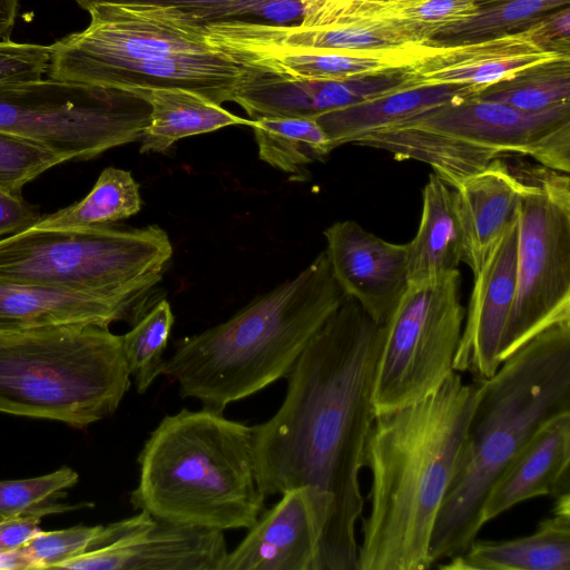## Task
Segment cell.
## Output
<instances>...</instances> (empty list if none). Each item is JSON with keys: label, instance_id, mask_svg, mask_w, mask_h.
Returning a JSON list of instances; mask_svg holds the SVG:
<instances>
[{"label": "cell", "instance_id": "cell-1", "mask_svg": "<svg viewBox=\"0 0 570 570\" xmlns=\"http://www.w3.org/2000/svg\"><path fill=\"white\" fill-rule=\"evenodd\" d=\"M384 326L352 297L307 343L283 403L252 426L256 476L267 498L308 488L322 520L318 570H356L363 517L360 473L375 417L372 392Z\"/></svg>", "mask_w": 570, "mask_h": 570}, {"label": "cell", "instance_id": "cell-2", "mask_svg": "<svg viewBox=\"0 0 570 570\" xmlns=\"http://www.w3.org/2000/svg\"><path fill=\"white\" fill-rule=\"evenodd\" d=\"M479 383L453 372L432 394L375 414L364 453L370 509L356 570H426L444 498L458 473Z\"/></svg>", "mask_w": 570, "mask_h": 570}, {"label": "cell", "instance_id": "cell-3", "mask_svg": "<svg viewBox=\"0 0 570 570\" xmlns=\"http://www.w3.org/2000/svg\"><path fill=\"white\" fill-rule=\"evenodd\" d=\"M478 383L463 459L432 533L433 564L476 539L493 482L541 425L570 412V322L539 333Z\"/></svg>", "mask_w": 570, "mask_h": 570}, {"label": "cell", "instance_id": "cell-4", "mask_svg": "<svg viewBox=\"0 0 570 570\" xmlns=\"http://www.w3.org/2000/svg\"><path fill=\"white\" fill-rule=\"evenodd\" d=\"M344 296L323 250L228 320L179 340L163 375L178 384L181 397L223 413L286 377Z\"/></svg>", "mask_w": 570, "mask_h": 570}, {"label": "cell", "instance_id": "cell-5", "mask_svg": "<svg viewBox=\"0 0 570 570\" xmlns=\"http://www.w3.org/2000/svg\"><path fill=\"white\" fill-rule=\"evenodd\" d=\"M134 510L170 523L248 530L264 510L253 430L205 407L165 415L139 454Z\"/></svg>", "mask_w": 570, "mask_h": 570}, {"label": "cell", "instance_id": "cell-6", "mask_svg": "<svg viewBox=\"0 0 570 570\" xmlns=\"http://www.w3.org/2000/svg\"><path fill=\"white\" fill-rule=\"evenodd\" d=\"M130 385L122 335L109 327L0 334V412L82 429L114 414Z\"/></svg>", "mask_w": 570, "mask_h": 570}, {"label": "cell", "instance_id": "cell-7", "mask_svg": "<svg viewBox=\"0 0 570 570\" xmlns=\"http://www.w3.org/2000/svg\"><path fill=\"white\" fill-rule=\"evenodd\" d=\"M473 95V94H472ZM469 96L366 134L353 144L430 165L456 188L505 155L570 173V102L523 111Z\"/></svg>", "mask_w": 570, "mask_h": 570}, {"label": "cell", "instance_id": "cell-8", "mask_svg": "<svg viewBox=\"0 0 570 570\" xmlns=\"http://www.w3.org/2000/svg\"><path fill=\"white\" fill-rule=\"evenodd\" d=\"M174 249L158 225L36 229L0 239V279L55 287L124 305L134 325L149 309Z\"/></svg>", "mask_w": 570, "mask_h": 570}, {"label": "cell", "instance_id": "cell-9", "mask_svg": "<svg viewBox=\"0 0 570 570\" xmlns=\"http://www.w3.org/2000/svg\"><path fill=\"white\" fill-rule=\"evenodd\" d=\"M150 106L138 95L56 79L0 82V131L82 161L138 141Z\"/></svg>", "mask_w": 570, "mask_h": 570}, {"label": "cell", "instance_id": "cell-10", "mask_svg": "<svg viewBox=\"0 0 570 570\" xmlns=\"http://www.w3.org/2000/svg\"><path fill=\"white\" fill-rule=\"evenodd\" d=\"M517 291L499 347L502 363L547 328L570 322V178L522 168Z\"/></svg>", "mask_w": 570, "mask_h": 570}, {"label": "cell", "instance_id": "cell-11", "mask_svg": "<svg viewBox=\"0 0 570 570\" xmlns=\"http://www.w3.org/2000/svg\"><path fill=\"white\" fill-rule=\"evenodd\" d=\"M460 287L459 269L410 284L383 324L372 392L375 414L426 397L454 372L466 312Z\"/></svg>", "mask_w": 570, "mask_h": 570}, {"label": "cell", "instance_id": "cell-12", "mask_svg": "<svg viewBox=\"0 0 570 570\" xmlns=\"http://www.w3.org/2000/svg\"><path fill=\"white\" fill-rule=\"evenodd\" d=\"M224 531L159 520L145 511L104 525L91 550L58 568L72 570H223Z\"/></svg>", "mask_w": 570, "mask_h": 570}, {"label": "cell", "instance_id": "cell-13", "mask_svg": "<svg viewBox=\"0 0 570 570\" xmlns=\"http://www.w3.org/2000/svg\"><path fill=\"white\" fill-rule=\"evenodd\" d=\"M209 45L234 61L288 79L341 80L405 68L422 48L390 50H338L293 47L268 40L249 29L242 19L203 23Z\"/></svg>", "mask_w": 570, "mask_h": 570}, {"label": "cell", "instance_id": "cell-14", "mask_svg": "<svg viewBox=\"0 0 570 570\" xmlns=\"http://www.w3.org/2000/svg\"><path fill=\"white\" fill-rule=\"evenodd\" d=\"M220 50L164 59L88 61L48 70V78L137 92L183 88L222 105L248 73Z\"/></svg>", "mask_w": 570, "mask_h": 570}, {"label": "cell", "instance_id": "cell-15", "mask_svg": "<svg viewBox=\"0 0 570 570\" xmlns=\"http://www.w3.org/2000/svg\"><path fill=\"white\" fill-rule=\"evenodd\" d=\"M324 236L338 287L383 325L410 286L407 244L384 240L354 220L332 224Z\"/></svg>", "mask_w": 570, "mask_h": 570}, {"label": "cell", "instance_id": "cell-16", "mask_svg": "<svg viewBox=\"0 0 570 570\" xmlns=\"http://www.w3.org/2000/svg\"><path fill=\"white\" fill-rule=\"evenodd\" d=\"M518 240L519 216L474 275L453 368L476 382L491 377L501 364L499 347L517 291Z\"/></svg>", "mask_w": 570, "mask_h": 570}, {"label": "cell", "instance_id": "cell-17", "mask_svg": "<svg viewBox=\"0 0 570 570\" xmlns=\"http://www.w3.org/2000/svg\"><path fill=\"white\" fill-rule=\"evenodd\" d=\"M233 95L255 119L311 117L345 108L395 90L416 87L407 67L351 79H288L252 67Z\"/></svg>", "mask_w": 570, "mask_h": 570}, {"label": "cell", "instance_id": "cell-18", "mask_svg": "<svg viewBox=\"0 0 570 570\" xmlns=\"http://www.w3.org/2000/svg\"><path fill=\"white\" fill-rule=\"evenodd\" d=\"M259 515L223 570H318L322 520L308 488H296Z\"/></svg>", "mask_w": 570, "mask_h": 570}, {"label": "cell", "instance_id": "cell-19", "mask_svg": "<svg viewBox=\"0 0 570 570\" xmlns=\"http://www.w3.org/2000/svg\"><path fill=\"white\" fill-rule=\"evenodd\" d=\"M563 57L540 50L521 31L453 45H425L407 67L415 86L456 83L480 88L527 67Z\"/></svg>", "mask_w": 570, "mask_h": 570}, {"label": "cell", "instance_id": "cell-20", "mask_svg": "<svg viewBox=\"0 0 570 570\" xmlns=\"http://www.w3.org/2000/svg\"><path fill=\"white\" fill-rule=\"evenodd\" d=\"M569 490L570 412H564L541 425L493 482L481 508V523L523 501Z\"/></svg>", "mask_w": 570, "mask_h": 570}, {"label": "cell", "instance_id": "cell-21", "mask_svg": "<svg viewBox=\"0 0 570 570\" xmlns=\"http://www.w3.org/2000/svg\"><path fill=\"white\" fill-rule=\"evenodd\" d=\"M525 188L523 170L498 158L455 188L463 262L475 275L497 242L518 219Z\"/></svg>", "mask_w": 570, "mask_h": 570}, {"label": "cell", "instance_id": "cell-22", "mask_svg": "<svg viewBox=\"0 0 570 570\" xmlns=\"http://www.w3.org/2000/svg\"><path fill=\"white\" fill-rule=\"evenodd\" d=\"M552 515L529 535L503 541H472L439 564L442 570H570V492L554 497Z\"/></svg>", "mask_w": 570, "mask_h": 570}, {"label": "cell", "instance_id": "cell-23", "mask_svg": "<svg viewBox=\"0 0 570 570\" xmlns=\"http://www.w3.org/2000/svg\"><path fill=\"white\" fill-rule=\"evenodd\" d=\"M129 322L114 301L66 289L0 279V334L39 327Z\"/></svg>", "mask_w": 570, "mask_h": 570}, {"label": "cell", "instance_id": "cell-24", "mask_svg": "<svg viewBox=\"0 0 570 570\" xmlns=\"http://www.w3.org/2000/svg\"><path fill=\"white\" fill-rule=\"evenodd\" d=\"M475 87L439 83L410 87L314 117L332 149L403 122L431 108L471 96Z\"/></svg>", "mask_w": 570, "mask_h": 570}, {"label": "cell", "instance_id": "cell-25", "mask_svg": "<svg viewBox=\"0 0 570 570\" xmlns=\"http://www.w3.org/2000/svg\"><path fill=\"white\" fill-rule=\"evenodd\" d=\"M422 215L407 244L410 284H420L458 271L463 262V238L455 188L431 174L422 193Z\"/></svg>", "mask_w": 570, "mask_h": 570}, {"label": "cell", "instance_id": "cell-26", "mask_svg": "<svg viewBox=\"0 0 570 570\" xmlns=\"http://www.w3.org/2000/svg\"><path fill=\"white\" fill-rule=\"evenodd\" d=\"M250 31L275 42L314 49L390 50L424 45L433 31L397 21H351L308 27L242 20Z\"/></svg>", "mask_w": 570, "mask_h": 570}, {"label": "cell", "instance_id": "cell-27", "mask_svg": "<svg viewBox=\"0 0 570 570\" xmlns=\"http://www.w3.org/2000/svg\"><path fill=\"white\" fill-rule=\"evenodd\" d=\"M150 106L149 120L140 138V153H165L176 141L234 125L252 126V119L236 116L222 105L183 88L134 92Z\"/></svg>", "mask_w": 570, "mask_h": 570}, {"label": "cell", "instance_id": "cell-28", "mask_svg": "<svg viewBox=\"0 0 570 570\" xmlns=\"http://www.w3.org/2000/svg\"><path fill=\"white\" fill-rule=\"evenodd\" d=\"M139 185L130 171L107 167L81 200L41 216L36 229H85L110 226L140 210Z\"/></svg>", "mask_w": 570, "mask_h": 570}, {"label": "cell", "instance_id": "cell-29", "mask_svg": "<svg viewBox=\"0 0 570 570\" xmlns=\"http://www.w3.org/2000/svg\"><path fill=\"white\" fill-rule=\"evenodd\" d=\"M252 121L259 158L287 174L302 175L307 165L324 160L333 150L314 118L265 116Z\"/></svg>", "mask_w": 570, "mask_h": 570}, {"label": "cell", "instance_id": "cell-30", "mask_svg": "<svg viewBox=\"0 0 570 570\" xmlns=\"http://www.w3.org/2000/svg\"><path fill=\"white\" fill-rule=\"evenodd\" d=\"M474 98L523 111H541L570 102V57L527 67L493 83L476 88Z\"/></svg>", "mask_w": 570, "mask_h": 570}, {"label": "cell", "instance_id": "cell-31", "mask_svg": "<svg viewBox=\"0 0 570 570\" xmlns=\"http://www.w3.org/2000/svg\"><path fill=\"white\" fill-rule=\"evenodd\" d=\"M471 16L441 27L433 45H453L519 32L543 14L567 7L570 0H476Z\"/></svg>", "mask_w": 570, "mask_h": 570}, {"label": "cell", "instance_id": "cell-32", "mask_svg": "<svg viewBox=\"0 0 570 570\" xmlns=\"http://www.w3.org/2000/svg\"><path fill=\"white\" fill-rule=\"evenodd\" d=\"M476 8V0H410L392 3L345 0L322 26L351 21H397L428 28L434 35L441 27L471 16Z\"/></svg>", "mask_w": 570, "mask_h": 570}, {"label": "cell", "instance_id": "cell-33", "mask_svg": "<svg viewBox=\"0 0 570 570\" xmlns=\"http://www.w3.org/2000/svg\"><path fill=\"white\" fill-rule=\"evenodd\" d=\"M174 325L167 299H160L122 335V348L138 394H144L163 374L165 350Z\"/></svg>", "mask_w": 570, "mask_h": 570}, {"label": "cell", "instance_id": "cell-34", "mask_svg": "<svg viewBox=\"0 0 570 570\" xmlns=\"http://www.w3.org/2000/svg\"><path fill=\"white\" fill-rule=\"evenodd\" d=\"M78 473L69 468L60 469L36 478L0 480V517H45L60 513L75 507L58 503L66 491L77 484Z\"/></svg>", "mask_w": 570, "mask_h": 570}, {"label": "cell", "instance_id": "cell-35", "mask_svg": "<svg viewBox=\"0 0 570 570\" xmlns=\"http://www.w3.org/2000/svg\"><path fill=\"white\" fill-rule=\"evenodd\" d=\"M62 163L40 145L0 131V190L21 195L26 184Z\"/></svg>", "mask_w": 570, "mask_h": 570}, {"label": "cell", "instance_id": "cell-36", "mask_svg": "<svg viewBox=\"0 0 570 570\" xmlns=\"http://www.w3.org/2000/svg\"><path fill=\"white\" fill-rule=\"evenodd\" d=\"M272 0H76L86 10L96 3H114L129 7H150L175 11L200 23L243 19H261Z\"/></svg>", "mask_w": 570, "mask_h": 570}, {"label": "cell", "instance_id": "cell-37", "mask_svg": "<svg viewBox=\"0 0 570 570\" xmlns=\"http://www.w3.org/2000/svg\"><path fill=\"white\" fill-rule=\"evenodd\" d=\"M104 525H75L39 531L26 544L23 552L31 569L58 568L65 561L91 550Z\"/></svg>", "mask_w": 570, "mask_h": 570}, {"label": "cell", "instance_id": "cell-38", "mask_svg": "<svg viewBox=\"0 0 570 570\" xmlns=\"http://www.w3.org/2000/svg\"><path fill=\"white\" fill-rule=\"evenodd\" d=\"M49 60L50 46L0 40V82L39 80Z\"/></svg>", "mask_w": 570, "mask_h": 570}, {"label": "cell", "instance_id": "cell-39", "mask_svg": "<svg viewBox=\"0 0 570 570\" xmlns=\"http://www.w3.org/2000/svg\"><path fill=\"white\" fill-rule=\"evenodd\" d=\"M521 32L540 50L570 57V7L543 14Z\"/></svg>", "mask_w": 570, "mask_h": 570}, {"label": "cell", "instance_id": "cell-40", "mask_svg": "<svg viewBox=\"0 0 570 570\" xmlns=\"http://www.w3.org/2000/svg\"><path fill=\"white\" fill-rule=\"evenodd\" d=\"M40 218L38 207L22 195L0 190V239L33 227Z\"/></svg>", "mask_w": 570, "mask_h": 570}, {"label": "cell", "instance_id": "cell-41", "mask_svg": "<svg viewBox=\"0 0 570 570\" xmlns=\"http://www.w3.org/2000/svg\"><path fill=\"white\" fill-rule=\"evenodd\" d=\"M42 517L20 515L0 518V552L21 548L40 530Z\"/></svg>", "mask_w": 570, "mask_h": 570}, {"label": "cell", "instance_id": "cell-42", "mask_svg": "<svg viewBox=\"0 0 570 570\" xmlns=\"http://www.w3.org/2000/svg\"><path fill=\"white\" fill-rule=\"evenodd\" d=\"M345 0H299L303 7V16L298 23L314 27L322 21Z\"/></svg>", "mask_w": 570, "mask_h": 570}, {"label": "cell", "instance_id": "cell-43", "mask_svg": "<svg viewBox=\"0 0 570 570\" xmlns=\"http://www.w3.org/2000/svg\"><path fill=\"white\" fill-rule=\"evenodd\" d=\"M20 0H0V40L10 39L19 13Z\"/></svg>", "mask_w": 570, "mask_h": 570}, {"label": "cell", "instance_id": "cell-44", "mask_svg": "<svg viewBox=\"0 0 570 570\" xmlns=\"http://www.w3.org/2000/svg\"><path fill=\"white\" fill-rule=\"evenodd\" d=\"M31 569V563L23 552L22 547L0 552V570Z\"/></svg>", "mask_w": 570, "mask_h": 570}, {"label": "cell", "instance_id": "cell-45", "mask_svg": "<svg viewBox=\"0 0 570 570\" xmlns=\"http://www.w3.org/2000/svg\"><path fill=\"white\" fill-rule=\"evenodd\" d=\"M363 2H371V3H392V2H402V1H410V0H358Z\"/></svg>", "mask_w": 570, "mask_h": 570}, {"label": "cell", "instance_id": "cell-46", "mask_svg": "<svg viewBox=\"0 0 570 570\" xmlns=\"http://www.w3.org/2000/svg\"><path fill=\"white\" fill-rule=\"evenodd\" d=\"M1 518V517H0Z\"/></svg>", "mask_w": 570, "mask_h": 570}]
</instances>
